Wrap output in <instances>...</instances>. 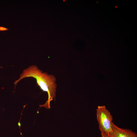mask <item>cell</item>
Instances as JSON below:
<instances>
[{
  "mask_svg": "<svg viewBox=\"0 0 137 137\" xmlns=\"http://www.w3.org/2000/svg\"><path fill=\"white\" fill-rule=\"evenodd\" d=\"M8 29L6 27L0 26V31H5L8 30Z\"/></svg>",
  "mask_w": 137,
  "mask_h": 137,
  "instance_id": "cell-4",
  "label": "cell"
},
{
  "mask_svg": "<svg viewBox=\"0 0 137 137\" xmlns=\"http://www.w3.org/2000/svg\"><path fill=\"white\" fill-rule=\"evenodd\" d=\"M112 132L108 135L110 137H137V134L131 130L118 127L113 122Z\"/></svg>",
  "mask_w": 137,
  "mask_h": 137,
  "instance_id": "cell-3",
  "label": "cell"
},
{
  "mask_svg": "<svg viewBox=\"0 0 137 137\" xmlns=\"http://www.w3.org/2000/svg\"><path fill=\"white\" fill-rule=\"evenodd\" d=\"M101 137H110L107 134L104 132H101Z\"/></svg>",
  "mask_w": 137,
  "mask_h": 137,
  "instance_id": "cell-5",
  "label": "cell"
},
{
  "mask_svg": "<svg viewBox=\"0 0 137 137\" xmlns=\"http://www.w3.org/2000/svg\"><path fill=\"white\" fill-rule=\"evenodd\" d=\"M31 77L35 79L37 83L43 91L46 92L48 99L46 103L40 105V107H43L47 109L50 108V102L55 98L57 88L56 79L53 75L43 72L35 65H32L24 70L20 75V77L15 81L13 84L15 86L18 82L25 78Z\"/></svg>",
  "mask_w": 137,
  "mask_h": 137,
  "instance_id": "cell-1",
  "label": "cell"
},
{
  "mask_svg": "<svg viewBox=\"0 0 137 137\" xmlns=\"http://www.w3.org/2000/svg\"><path fill=\"white\" fill-rule=\"evenodd\" d=\"M96 111L99 129L101 132L108 135L112 132V116L104 105L98 106Z\"/></svg>",
  "mask_w": 137,
  "mask_h": 137,
  "instance_id": "cell-2",
  "label": "cell"
}]
</instances>
